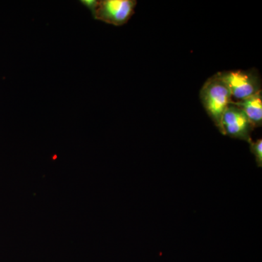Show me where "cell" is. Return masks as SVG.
Segmentation results:
<instances>
[{
  "label": "cell",
  "mask_w": 262,
  "mask_h": 262,
  "mask_svg": "<svg viewBox=\"0 0 262 262\" xmlns=\"http://www.w3.org/2000/svg\"><path fill=\"white\" fill-rule=\"evenodd\" d=\"M202 104L215 127L222 133L224 114L232 103V98L228 85L220 72L206 80L201 90Z\"/></svg>",
  "instance_id": "1"
},
{
  "label": "cell",
  "mask_w": 262,
  "mask_h": 262,
  "mask_svg": "<svg viewBox=\"0 0 262 262\" xmlns=\"http://www.w3.org/2000/svg\"><path fill=\"white\" fill-rule=\"evenodd\" d=\"M228 85L232 98L237 101L251 97L261 91V79L253 70H234L220 72Z\"/></svg>",
  "instance_id": "2"
},
{
  "label": "cell",
  "mask_w": 262,
  "mask_h": 262,
  "mask_svg": "<svg viewBox=\"0 0 262 262\" xmlns=\"http://www.w3.org/2000/svg\"><path fill=\"white\" fill-rule=\"evenodd\" d=\"M136 5L135 0H101L92 15L96 20L120 27L134 14Z\"/></svg>",
  "instance_id": "3"
},
{
  "label": "cell",
  "mask_w": 262,
  "mask_h": 262,
  "mask_svg": "<svg viewBox=\"0 0 262 262\" xmlns=\"http://www.w3.org/2000/svg\"><path fill=\"white\" fill-rule=\"evenodd\" d=\"M222 134L249 143L253 127L244 112L232 103L224 114Z\"/></svg>",
  "instance_id": "4"
},
{
  "label": "cell",
  "mask_w": 262,
  "mask_h": 262,
  "mask_svg": "<svg viewBox=\"0 0 262 262\" xmlns=\"http://www.w3.org/2000/svg\"><path fill=\"white\" fill-rule=\"evenodd\" d=\"M232 104L241 108L255 127L262 125V94L261 92L239 101H232Z\"/></svg>",
  "instance_id": "5"
},
{
  "label": "cell",
  "mask_w": 262,
  "mask_h": 262,
  "mask_svg": "<svg viewBox=\"0 0 262 262\" xmlns=\"http://www.w3.org/2000/svg\"><path fill=\"white\" fill-rule=\"evenodd\" d=\"M250 150L254 156L256 160V165L258 168L262 167V140L261 139H257V140L253 141H251L249 142Z\"/></svg>",
  "instance_id": "6"
},
{
  "label": "cell",
  "mask_w": 262,
  "mask_h": 262,
  "mask_svg": "<svg viewBox=\"0 0 262 262\" xmlns=\"http://www.w3.org/2000/svg\"><path fill=\"white\" fill-rule=\"evenodd\" d=\"M80 3L81 4L85 6L93 14L97 7L98 1V0H82Z\"/></svg>",
  "instance_id": "7"
}]
</instances>
